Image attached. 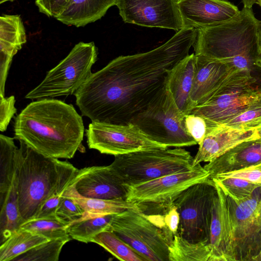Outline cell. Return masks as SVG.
Returning a JSON list of instances; mask_svg holds the SVG:
<instances>
[{
	"label": "cell",
	"mask_w": 261,
	"mask_h": 261,
	"mask_svg": "<svg viewBox=\"0 0 261 261\" xmlns=\"http://www.w3.org/2000/svg\"><path fill=\"white\" fill-rule=\"evenodd\" d=\"M197 30L184 27L150 51L120 56L92 73L74 93L82 114L92 121L126 124L166 84L170 70L189 55Z\"/></svg>",
	"instance_id": "6da1fadb"
},
{
	"label": "cell",
	"mask_w": 261,
	"mask_h": 261,
	"mask_svg": "<svg viewBox=\"0 0 261 261\" xmlns=\"http://www.w3.org/2000/svg\"><path fill=\"white\" fill-rule=\"evenodd\" d=\"M15 139L44 155L70 159L82 147L84 126L74 107L53 98L33 101L15 119Z\"/></svg>",
	"instance_id": "7a4b0ae2"
},
{
	"label": "cell",
	"mask_w": 261,
	"mask_h": 261,
	"mask_svg": "<svg viewBox=\"0 0 261 261\" xmlns=\"http://www.w3.org/2000/svg\"><path fill=\"white\" fill-rule=\"evenodd\" d=\"M259 22L252 9L243 7L228 21L197 29L194 54L249 73L261 92Z\"/></svg>",
	"instance_id": "3957f363"
},
{
	"label": "cell",
	"mask_w": 261,
	"mask_h": 261,
	"mask_svg": "<svg viewBox=\"0 0 261 261\" xmlns=\"http://www.w3.org/2000/svg\"><path fill=\"white\" fill-rule=\"evenodd\" d=\"M19 141L17 188L20 212L26 221L34 217L47 199L63 193L79 169L67 161L44 155Z\"/></svg>",
	"instance_id": "277c9868"
},
{
	"label": "cell",
	"mask_w": 261,
	"mask_h": 261,
	"mask_svg": "<svg viewBox=\"0 0 261 261\" xmlns=\"http://www.w3.org/2000/svg\"><path fill=\"white\" fill-rule=\"evenodd\" d=\"M108 230L113 231L146 261H169L174 234L165 226L163 215H148L128 209L114 215Z\"/></svg>",
	"instance_id": "5b68a950"
},
{
	"label": "cell",
	"mask_w": 261,
	"mask_h": 261,
	"mask_svg": "<svg viewBox=\"0 0 261 261\" xmlns=\"http://www.w3.org/2000/svg\"><path fill=\"white\" fill-rule=\"evenodd\" d=\"M193 158L181 147L155 148L115 156L109 165L124 186H133L181 171L191 170Z\"/></svg>",
	"instance_id": "8992f818"
},
{
	"label": "cell",
	"mask_w": 261,
	"mask_h": 261,
	"mask_svg": "<svg viewBox=\"0 0 261 261\" xmlns=\"http://www.w3.org/2000/svg\"><path fill=\"white\" fill-rule=\"evenodd\" d=\"M184 114L176 105L167 85L130 121L153 141L165 147L195 145L187 132Z\"/></svg>",
	"instance_id": "52a82bcc"
},
{
	"label": "cell",
	"mask_w": 261,
	"mask_h": 261,
	"mask_svg": "<svg viewBox=\"0 0 261 261\" xmlns=\"http://www.w3.org/2000/svg\"><path fill=\"white\" fill-rule=\"evenodd\" d=\"M98 50L93 42H80L44 80L25 96L30 99L52 98L74 94L92 73Z\"/></svg>",
	"instance_id": "ba28073f"
},
{
	"label": "cell",
	"mask_w": 261,
	"mask_h": 261,
	"mask_svg": "<svg viewBox=\"0 0 261 261\" xmlns=\"http://www.w3.org/2000/svg\"><path fill=\"white\" fill-rule=\"evenodd\" d=\"M259 92L250 74L237 69L205 102L194 107L191 113L217 124H225L244 112Z\"/></svg>",
	"instance_id": "9c48e42d"
},
{
	"label": "cell",
	"mask_w": 261,
	"mask_h": 261,
	"mask_svg": "<svg viewBox=\"0 0 261 261\" xmlns=\"http://www.w3.org/2000/svg\"><path fill=\"white\" fill-rule=\"evenodd\" d=\"M217 189L213 180H206L184 190L174 200L180 222L177 234L191 242L209 243L214 200Z\"/></svg>",
	"instance_id": "30bf717a"
},
{
	"label": "cell",
	"mask_w": 261,
	"mask_h": 261,
	"mask_svg": "<svg viewBox=\"0 0 261 261\" xmlns=\"http://www.w3.org/2000/svg\"><path fill=\"white\" fill-rule=\"evenodd\" d=\"M226 204L235 261H253L261 250V186L240 201L226 196Z\"/></svg>",
	"instance_id": "8fae6325"
},
{
	"label": "cell",
	"mask_w": 261,
	"mask_h": 261,
	"mask_svg": "<svg viewBox=\"0 0 261 261\" xmlns=\"http://www.w3.org/2000/svg\"><path fill=\"white\" fill-rule=\"evenodd\" d=\"M200 164L191 170L167 174L138 185L124 186L126 200L142 207L159 205L166 208L186 189L209 178Z\"/></svg>",
	"instance_id": "7c38bea8"
},
{
	"label": "cell",
	"mask_w": 261,
	"mask_h": 261,
	"mask_svg": "<svg viewBox=\"0 0 261 261\" xmlns=\"http://www.w3.org/2000/svg\"><path fill=\"white\" fill-rule=\"evenodd\" d=\"M88 147L114 156L165 147L149 139L136 125L92 122L86 130Z\"/></svg>",
	"instance_id": "4fadbf2b"
},
{
	"label": "cell",
	"mask_w": 261,
	"mask_h": 261,
	"mask_svg": "<svg viewBox=\"0 0 261 261\" xmlns=\"http://www.w3.org/2000/svg\"><path fill=\"white\" fill-rule=\"evenodd\" d=\"M125 23L178 31L184 26L177 0H117Z\"/></svg>",
	"instance_id": "5bb4252c"
},
{
	"label": "cell",
	"mask_w": 261,
	"mask_h": 261,
	"mask_svg": "<svg viewBox=\"0 0 261 261\" xmlns=\"http://www.w3.org/2000/svg\"><path fill=\"white\" fill-rule=\"evenodd\" d=\"M70 185L86 197L126 199V188L109 165L79 169Z\"/></svg>",
	"instance_id": "9a60e30c"
},
{
	"label": "cell",
	"mask_w": 261,
	"mask_h": 261,
	"mask_svg": "<svg viewBox=\"0 0 261 261\" xmlns=\"http://www.w3.org/2000/svg\"><path fill=\"white\" fill-rule=\"evenodd\" d=\"M177 3L184 26L196 29L225 22L240 11L227 0H177Z\"/></svg>",
	"instance_id": "2e32d148"
},
{
	"label": "cell",
	"mask_w": 261,
	"mask_h": 261,
	"mask_svg": "<svg viewBox=\"0 0 261 261\" xmlns=\"http://www.w3.org/2000/svg\"><path fill=\"white\" fill-rule=\"evenodd\" d=\"M215 184L217 193L214 200L209 239L211 261H235L226 196Z\"/></svg>",
	"instance_id": "e0dca14e"
},
{
	"label": "cell",
	"mask_w": 261,
	"mask_h": 261,
	"mask_svg": "<svg viewBox=\"0 0 261 261\" xmlns=\"http://www.w3.org/2000/svg\"><path fill=\"white\" fill-rule=\"evenodd\" d=\"M196 56L195 70L190 94L191 111L205 102L229 75L237 70L226 63L200 55Z\"/></svg>",
	"instance_id": "ac0fdd59"
},
{
	"label": "cell",
	"mask_w": 261,
	"mask_h": 261,
	"mask_svg": "<svg viewBox=\"0 0 261 261\" xmlns=\"http://www.w3.org/2000/svg\"><path fill=\"white\" fill-rule=\"evenodd\" d=\"M258 138L256 130H244L225 124H219L205 136L193 158L194 167L201 162H210L238 144Z\"/></svg>",
	"instance_id": "d6986e66"
},
{
	"label": "cell",
	"mask_w": 261,
	"mask_h": 261,
	"mask_svg": "<svg viewBox=\"0 0 261 261\" xmlns=\"http://www.w3.org/2000/svg\"><path fill=\"white\" fill-rule=\"evenodd\" d=\"M261 163V139L244 141L204 166L210 178Z\"/></svg>",
	"instance_id": "ffe728a7"
},
{
	"label": "cell",
	"mask_w": 261,
	"mask_h": 261,
	"mask_svg": "<svg viewBox=\"0 0 261 261\" xmlns=\"http://www.w3.org/2000/svg\"><path fill=\"white\" fill-rule=\"evenodd\" d=\"M196 56L189 54L169 72L166 85L179 109L185 115L191 113L190 94L194 76Z\"/></svg>",
	"instance_id": "44dd1931"
},
{
	"label": "cell",
	"mask_w": 261,
	"mask_h": 261,
	"mask_svg": "<svg viewBox=\"0 0 261 261\" xmlns=\"http://www.w3.org/2000/svg\"><path fill=\"white\" fill-rule=\"evenodd\" d=\"M27 41L26 33L19 15L0 17V66L9 68L13 56Z\"/></svg>",
	"instance_id": "7402d4cb"
},
{
	"label": "cell",
	"mask_w": 261,
	"mask_h": 261,
	"mask_svg": "<svg viewBox=\"0 0 261 261\" xmlns=\"http://www.w3.org/2000/svg\"><path fill=\"white\" fill-rule=\"evenodd\" d=\"M117 0H71L56 18L68 25L85 26L100 19Z\"/></svg>",
	"instance_id": "603a6c76"
},
{
	"label": "cell",
	"mask_w": 261,
	"mask_h": 261,
	"mask_svg": "<svg viewBox=\"0 0 261 261\" xmlns=\"http://www.w3.org/2000/svg\"><path fill=\"white\" fill-rule=\"evenodd\" d=\"M64 194L72 198L84 210L85 215L82 218L115 214L128 209L142 210V208L140 205L126 199L86 197L79 194L73 185H70Z\"/></svg>",
	"instance_id": "cb8c5ba5"
},
{
	"label": "cell",
	"mask_w": 261,
	"mask_h": 261,
	"mask_svg": "<svg viewBox=\"0 0 261 261\" xmlns=\"http://www.w3.org/2000/svg\"><path fill=\"white\" fill-rule=\"evenodd\" d=\"M0 241L2 244L25 221L19 210L17 174L7 192L0 196Z\"/></svg>",
	"instance_id": "d4e9b609"
},
{
	"label": "cell",
	"mask_w": 261,
	"mask_h": 261,
	"mask_svg": "<svg viewBox=\"0 0 261 261\" xmlns=\"http://www.w3.org/2000/svg\"><path fill=\"white\" fill-rule=\"evenodd\" d=\"M49 240L43 236L19 228L1 244L0 261H13L18 255Z\"/></svg>",
	"instance_id": "484cf974"
},
{
	"label": "cell",
	"mask_w": 261,
	"mask_h": 261,
	"mask_svg": "<svg viewBox=\"0 0 261 261\" xmlns=\"http://www.w3.org/2000/svg\"><path fill=\"white\" fill-rule=\"evenodd\" d=\"M169 261H211L206 241L191 242L176 234L169 248Z\"/></svg>",
	"instance_id": "4316f807"
},
{
	"label": "cell",
	"mask_w": 261,
	"mask_h": 261,
	"mask_svg": "<svg viewBox=\"0 0 261 261\" xmlns=\"http://www.w3.org/2000/svg\"><path fill=\"white\" fill-rule=\"evenodd\" d=\"M14 139L0 135V196L7 192L17 174L18 147Z\"/></svg>",
	"instance_id": "83f0119b"
},
{
	"label": "cell",
	"mask_w": 261,
	"mask_h": 261,
	"mask_svg": "<svg viewBox=\"0 0 261 261\" xmlns=\"http://www.w3.org/2000/svg\"><path fill=\"white\" fill-rule=\"evenodd\" d=\"M114 215L82 218L69 224L67 232L72 239L85 243L92 242L97 234L108 230Z\"/></svg>",
	"instance_id": "f1b7e54d"
},
{
	"label": "cell",
	"mask_w": 261,
	"mask_h": 261,
	"mask_svg": "<svg viewBox=\"0 0 261 261\" xmlns=\"http://www.w3.org/2000/svg\"><path fill=\"white\" fill-rule=\"evenodd\" d=\"M70 223L57 216L50 218L26 220L21 224L20 228L43 236L49 240H70L71 238L67 230Z\"/></svg>",
	"instance_id": "f546056e"
},
{
	"label": "cell",
	"mask_w": 261,
	"mask_h": 261,
	"mask_svg": "<svg viewBox=\"0 0 261 261\" xmlns=\"http://www.w3.org/2000/svg\"><path fill=\"white\" fill-rule=\"evenodd\" d=\"M116 258L121 261H146L127 244L113 231L106 230L97 234L92 240Z\"/></svg>",
	"instance_id": "4dcf8cb0"
},
{
	"label": "cell",
	"mask_w": 261,
	"mask_h": 261,
	"mask_svg": "<svg viewBox=\"0 0 261 261\" xmlns=\"http://www.w3.org/2000/svg\"><path fill=\"white\" fill-rule=\"evenodd\" d=\"M69 241L50 240L18 255L13 261H58L63 247Z\"/></svg>",
	"instance_id": "1f68e13d"
},
{
	"label": "cell",
	"mask_w": 261,
	"mask_h": 261,
	"mask_svg": "<svg viewBox=\"0 0 261 261\" xmlns=\"http://www.w3.org/2000/svg\"><path fill=\"white\" fill-rule=\"evenodd\" d=\"M212 179L228 196L236 201H240L250 196L260 185L244 179L234 177L216 176Z\"/></svg>",
	"instance_id": "d6a6232c"
},
{
	"label": "cell",
	"mask_w": 261,
	"mask_h": 261,
	"mask_svg": "<svg viewBox=\"0 0 261 261\" xmlns=\"http://www.w3.org/2000/svg\"><path fill=\"white\" fill-rule=\"evenodd\" d=\"M244 130H256L261 127V92L250 102L242 114L225 124Z\"/></svg>",
	"instance_id": "836d02e7"
},
{
	"label": "cell",
	"mask_w": 261,
	"mask_h": 261,
	"mask_svg": "<svg viewBox=\"0 0 261 261\" xmlns=\"http://www.w3.org/2000/svg\"><path fill=\"white\" fill-rule=\"evenodd\" d=\"M185 124L187 132L198 145L209 132L220 124L193 113L185 116Z\"/></svg>",
	"instance_id": "e575fe53"
},
{
	"label": "cell",
	"mask_w": 261,
	"mask_h": 261,
	"mask_svg": "<svg viewBox=\"0 0 261 261\" xmlns=\"http://www.w3.org/2000/svg\"><path fill=\"white\" fill-rule=\"evenodd\" d=\"M84 215V210L72 198L63 193L57 211V216L71 223L81 219Z\"/></svg>",
	"instance_id": "d590c367"
},
{
	"label": "cell",
	"mask_w": 261,
	"mask_h": 261,
	"mask_svg": "<svg viewBox=\"0 0 261 261\" xmlns=\"http://www.w3.org/2000/svg\"><path fill=\"white\" fill-rule=\"evenodd\" d=\"M71 0H35L39 11L49 17L56 18L69 6Z\"/></svg>",
	"instance_id": "8d00e7d4"
},
{
	"label": "cell",
	"mask_w": 261,
	"mask_h": 261,
	"mask_svg": "<svg viewBox=\"0 0 261 261\" xmlns=\"http://www.w3.org/2000/svg\"><path fill=\"white\" fill-rule=\"evenodd\" d=\"M216 176L241 178L261 186V163L240 170L221 174L215 177Z\"/></svg>",
	"instance_id": "74e56055"
},
{
	"label": "cell",
	"mask_w": 261,
	"mask_h": 261,
	"mask_svg": "<svg viewBox=\"0 0 261 261\" xmlns=\"http://www.w3.org/2000/svg\"><path fill=\"white\" fill-rule=\"evenodd\" d=\"M14 96L9 97L0 96V130L5 131L10 121L16 113Z\"/></svg>",
	"instance_id": "f35d334b"
},
{
	"label": "cell",
	"mask_w": 261,
	"mask_h": 261,
	"mask_svg": "<svg viewBox=\"0 0 261 261\" xmlns=\"http://www.w3.org/2000/svg\"><path fill=\"white\" fill-rule=\"evenodd\" d=\"M63 193L64 192L56 194L44 201L39 207L33 219L57 216V211L62 200Z\"/></svg>",
	"instance_id": "ab89813d"
},
{
	"label": "cell",
	"mask_w": 261,
	"mask_h": 261,
	"mask_svg": "<svg viewBox=\"0 0 261 261\" xmlns=\"http://www.w3.org/2000/svg\"><path fill=\"white\" fill-rule=\"evenodd\" d=\"M166 212L163 215V219L165 226L174 234H177L180 217L176 207L173 204L166 208Z\"/></svg>",
	"instance_id": "60d3db41"
},
{
	"label": "cell",
	"mask_w": 261,
	"mask_h": 261,
	"mask_svg": "<svg viewBox=\"0 0 261 261\" xmlns=\"http://www.w3.org/2000/svg\"><path fill=\"white\" fill-rule=\"evenodd\" d=\"M243 7L252 9L253 6L256 3L257 0H241Z\"/></svg>",
	"instance_id": "b9f144b4"
},
{
	"label": "cell",
	"mask_w": 261,
	"mask_h": 261,
	"mask_svg": "<svg viewBox=\"0 0 261 261\" xmlns=\"http://www.w3.org/2000/svg\"><path fill=\"white\" fill-rule=\"evenodd\" d=\"M259 50L261 54V20H260L259 28Z\"/></svg>",
	"instance_id": "7bdbcfd3"
},
{
	"label": "cell",
	"mask_w": 261,
	"mask_h": 261,
	"mask_svg": "<svg viewBox=\"0 0 261 261\" xmlns=\"http://www.w3.org/2000/svg\"><path fill=\"white\" fill-rule=\"evenodd\" d=\"M253 261H261V250L258 254L254 257Z\"/></svg>",
	"instance_id": "ee69618b"
},
{
	"label": "cell",
	"mask_w": 261,
	"mask_h": 261,
	"mask_svg": "<svg viewBox=\"0 0 261 261\" xmlns=\"http://www.w3.org/2000/svg\"><path fill=\"white\" fill-rule=\"evenodd\" d=\"M257 134L258 138L261 139V127L256 129Z\"/></svg>",
	"instance_id": "f6af8a7d"
},
{
	"label": "cell",
	"mask_w": 261,
	"mask_h": 261,
	"mask_svg": "<svg viewBox=\"0 0 261 261\" xmlns=\"http://www.w3.org/2000/svg\"><path fill=\"white\" fill-rule=\"evenodd\" d=\"M14 0H0V4H2L4 3H5L8 1H13Z\"/></svg>",
	"instance_id": "bcb514c9"
},
{
	"label": "cell",
	"mask_w": 261,
	"mask_h": 261,
	"mask_svg": "<svg viewBox=\"0 0 261 261\" xmlns=\"http://www.w3.org/2000/svg\"><path fill=\"white\" fill-rule=\"evenodd\" d=\"M256 4H257L261 8V0H257Z\"/></svg>",
	"instance_id": "7dc6e473"
}]
</instances>
